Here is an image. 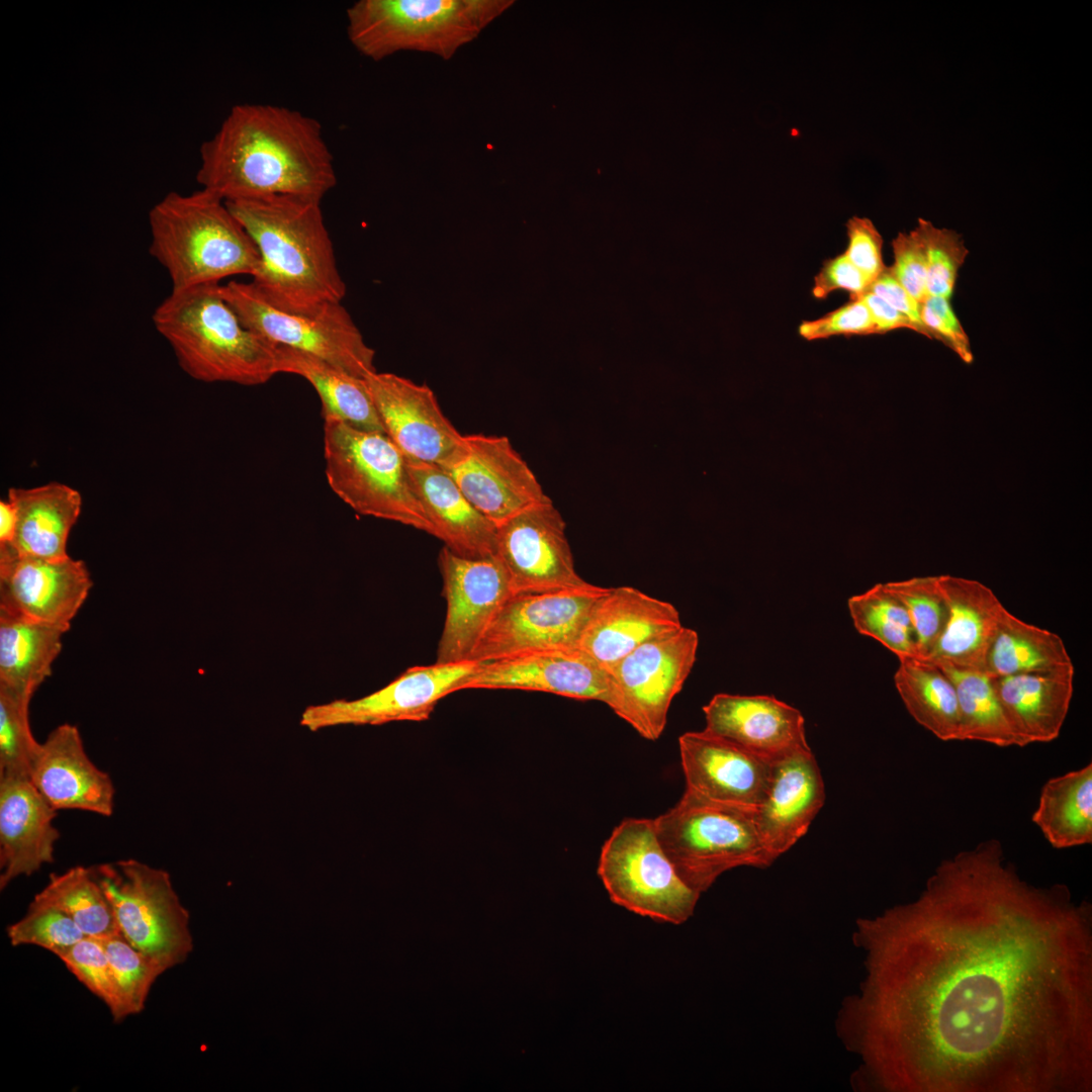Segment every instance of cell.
Wrapping results in <instances>:
<instances>
[{"label":"cell","instance_id":"e575fe53","mask_svg":"<svg viewBox=\"0 0 1092 1092\" xmlns=\"http://www.w3.org/2000/svg\"><path fill=\"white\" fill-rule=\"evenodd\" d=\"M1073 664L1063 638L1028 624L1007 609L986 658L984 672L991 677L1045 671Z\"/></svg>","mask_w":1092,"mask_h":1092},{"label":"cell","instance_id":"c3c4849f","mask_svg":"<svg viewBox=\"0 0 1092 1092\" xmlns=\"http://www.w3.org/2000/svg\"><path fill=\"white\" fill-rule=\"evenodd\" d=\"M921 322L931 337L954 350L965 361L972 360L968 336L957 317L949 299L928 296L920 307Z\"/></svg>","mask_w":1092,"mask_h":1092},{"label":"cell","instance_id":"4dcf8cb0","mask_svg":"<svg viewBox=\"0 0 1092 1092\" xmlns=\"http://www.w3.org/2000/svg\"><path fill=\"white\" fill-rule=\"evenodd\" d=\"M279 348L280 373L304 378L316 391L323 419L333 418L356 429L384 433L366 380L304 352Z\"/></svg>","mask_w":1092,"mask_h":1092},{"label":"cell","instance_id":"d6a6232c","mask_svg":"<svg viewBox=\"0 0 1092 1092\" xmlns=\"http://www.w3.org/2000/svg\"><path fill=\"white\" fill-rule=\"evenodd\" d=\"M894 684L918 724L942 741L963 740L957 692L939 666L917 657L900 658Z\"/></svg>","mask_w":1092,"mask_h":1092},{"label":"cell","instance_id":"836d02e7","mask_svg":"<svg viewBox=\"0 0 1092 1092\" xmlns=\"http://www.w3.org/2000/svg\"><path fill=\"white\" fill-rule=\"evenodd\" d=\"M1031 820L1055 848L1092 842V763L1046 781Z\"/></svg>","mask_w":1092,"mask_h":1092},{"label":"cell","instance_id":"7402d4cb","mask_svg":"<svg viewBox=\"0 0 1092 1092\" xmlns=\"http://www.w3.org/2000/svg\"><path fill=\"white\" fill-rule=\"evenodd\" d=\"M688 790L707 799L755 809L771 762L706 729L678 738Z\"/></svg>","mask_w":1092,"mask_h":1092},{"label":"cell","instance_id":"ac0fdd59","mask_svg":"<svg viewBox=\"0 0 1092 1092\" xmlns=\"http://www.w3.org/2000/svg\"><path fill=\"white\" fill-rule=\"evenodd\" d=\"M92 585L82 560L21 556L0 547V610L68 632Z\"/></svg>","mask_w":1092,"mask_h":1092},{"label":"cell","instance_id":"e0dca14e","mask_svg":"<svg viewBox=\"0 0 1092 1092\" xmlns=\"http://www.w3.org/2000/svg\"><path fill=\"white\" fill-rule=\"evenodd\" d=\"M440 467L496 528L519 512L551 499L505 436L463 435L459 449Z\"/></svg>","mask_w":1092,"mask_h":1092},{"label":"cell","instance_id":"d590c367","mask_svg":"<svg viewBox=\"0 0 1092 1092\" xmlns=\"http://www.w3.org/2000/svg\"><path fill=\"white\" fill-rule=\"evenodd\" d=\"M952 681L960 706L963 740H975L999 747H1021L1007 714L984 671L936 664Z\"/></svg>","mask_w":1092,"mask_h":1092},{"label":"cell","instance_id":"b9f144b4","mask_svg":"<svg viewBox=\"0 0 1092 1092\" xmlns=\"http://www.w3.org/2000/svg\"><path fill=\"white\" fill-rule=\"evenodd\" d=\"M6 932L13 946L36 945L56 956L86 937L65 912L34 899L26 914L10 924Z\"/></svg>","mask_w":1092,"mask_h":1092},{"label":"cell","instance_id":"7a4b0ae2","mask_svg":"<svg viewBox=\"0 0 1092 1092\" xmlns=\"http://www.w3.org/2000/svg\"><path fill=\"white\" fill-rule=\"evenodd\" d=\"M199 154L197 182L224 201L268 195L323 200L337 184L320 121L284 106H233Z\"/></svg>","mask_w":1092,"mask_h":1092},{"label":"cell","instance_id":"5b68a950","mask_svg":"<svg viewBox=\"0 0 1092 1092\" xmlns=\"http://www.w3.org/2000/svg\"><path fill=\"white\" fill-rule=\"evenodd\" d=\"M149 252L167 271L172 291L252 277L260 264L251 237L217 194L171 191L149 212Z\"/></svg>","mask_w":1092,"mask_h":1092},{"label":"cell","instance_id":"83f0119b","mask_svg":"<svg viewBox=\"0 0 1092 1092\" xmlns=\"http://www.w3.org/2000/svg\"><path fill=\"white\" fill-rule=\"evenodd\" d=\"M405 460L431 535L463 557L495 555L496 526L468 500L451 476L439 465Z\"/></svg>","mask_w":1092,"mask_h":1092},{"label":"cell","instance_id":"8d00e7d4","mask_svg":"<svg viewBox=\"0 0 1092 1092\" xmlns=\"http://www.w3.org/2000/svg\"><path fill=\"white\" fill-rule=\"evenodd\" d=\"M33 899L65 912L86 936L102 938L119 932L112 906L92 867L76 866L51 874Z\"/></svg>","mask_w":1092,"mask_h":1092},{"label":"cell","instance_id":"9c48e42d","mask_svg":"<svg viewBox=\"0 0 1092 1092\" xmlns=\"http://www.w3.org/2000/svg\"><path fill=\"white\" fill-rule=\"evenodd\" d=\"M598 875L613 903L658 922H686L701 895L676 873L653 819L623 820L603 845Z\"/></svg>","mask_w":1092,"mask_h":1092},{"label":"cell","instance_id":"f5cc1de1","mask_svg":"<svg viewBox=\"0 0 1092 1092\" xmlns=\"http://www.w3.org/2000/svg\"><path fill=\"white\" fill-rule=\"evenodd\" d=\"M17 527V512L8 498L0 500V546L10 545Z\"/></svg>","mask_w":1092,"mask_h":1092},{"label":"cell","instance_id":"6da1fadb","mask_svg":"<svg viewBox=\"0 0 1092 1092\" xmlns=\"http://www.w3.org/2000/svg\"><path fill=\"white\" fill-rule=\"evenodd\" d=\"M853 941L867 975L836 1019L853 1088L1090 1091L1091 907L1023 881L999 840L943 859Z\"/></svg>","mask_w":1092,"mask_h":1092},{"label":"cell","instance_id":"9a60e30c","mask_svg":"<svg viewBox=\"0 0 1092 1092\" xmlns=\"http://www.w3.org/2000/svg\"><path fill=\"white\" fill-rule=\"evenodd\" d=\"M438 564L447 610L435 662L471 661L484 631L514 595L509 575L496 555L463 557L445 546Z\"/></svg>","mask_w":1092,"mask_h":1092},{"label":"cell","instance_id":"60d3db41","mask_svg":"<svg viewBox=\"0 0 1092 1092\" xmlns=\"http://www.w3.org/2000/svg\"><path fill=\"white\" fill-rule=\"evenodd\" d=\"M885 584L909 614L916 636L917 658H926L938 642L947 621V606L938 576L913 577Z\"/></svg>","mask_w":1092,"mask_h":1092},{"label":"cell","instance_id":"44dd1931","mask_svg":"<svg viewBox=\"0 0 1092 1092\" xmlns=\"http://www.w3.org/2000/svg\"><path fill=\"white\" fill-rule=\"evenodd\" d=\"M523 690L606 704L608 672L578 649L543 650L478 662L462 690Z\"/></svg>","mask_w":1092,"mask_h":1092},{"label":"cell","instance_id":"f546056e","mask_svg":"<svg viewBox=\"0 0 1092 1092\" xmlns=\"http://www.w3.org/2000/svg\"><path fill=\"white\" fill-rule=\"evenodd\" d=\"M8 499L17 512L14 539L7 547L21 556L58 560L69 556L67 542L81 513L78 490L60 482L31 488L11 487Z\"/></svg>","mask_w":1092,"mask_h":1092},{"label":"cell","instance_id":"8992f818","mask_svg":"<svg viewBox=\"0 0 1092 1092\" xmlns=\"http://www.w3.org/2000/svg\"><path fill=\"white\" fill-rule=\"evenodd\" d=\"M512 0H359L346 12L347 35L364 57L399 52L450 60L512 5Z\"/></svg>","mask_w":1092,"mask_h":1092},{"label":"cell","instance_id":"8fae6325","mask_svg":"<svg viewBox=\"0 0 1092 1092\" xmlns=\"http://www.w3.org/2000/svg\"><path fill=\"white\" fill-rule=\"evenodd\" d=\"M220 291L243 324L270 343L313 355L359 378L377 371L375 351L342 303L307 315L271 305L250 282L230 280Z\"/></svg>","mask_w":1092,"mask_h":1092},{"label":"cell","instance_id":"4316f807","mask_svg":"<svg viewBox=\"0 0 1092 1092\" xmlns=\"http://www.w3.org/2000/svg\"><path fill=\"white\" fill-rule=\"evenodd\" d=\"M938 583L947 606V621L924 660L984 671L1006 608L990 587L978 580L939 575Z\"/></svg>","mask_w":1092,"mask_h":1092},{"label":"cell","instance_id":"30bf717a","mask_svg":"<svg viewBox=\"0 0 1092 1092\" xmlns=\"http://www.w3.org/2000/svg\"><path fill=\"white\" fill-rule=\"evenodd\" d=\"M109 900L119 933L166 970L192 951L189 913L170 875L134 858L92 867Z\"/></svg>","mask_w":1092,"mask_h":1092},{"label":"cell","instance_id":"1f68e13d","mask_svg":"<svg viewBox=\"0 0 1092 1092\" xmlns=\"http://www.w3.org/2000/svg\"><path fill=\"white\" fill-rule=\"evenodd\" d=\"M66 632L0 610V685L33 696L52 674Z\"/></svg>","mask_w":1092,"mask_h":1092},{"label":"cell","instance_id":"ba28073f","mask_svg":"<svg viewBox=\"0 0 1092 1092\" xmlns=\"http://www.w3.org/2000/svg\"><path fill=\"white\" fill-rule=\"evenodd\" d=\"M325 474L331 489L356 513L431 535L413 488L406 460L384 433L324 419Z\"/></svg>","mask_w":1092,"mask_h":1092},{"label":"cell","instance_id":"f907efd6","mask_svg":"<svg viewBox=\"0 0 1092 1092\" xmlns=\"http://www.w3.org/2000/svg\"><path fill=\"white\" fill-rule=\"evenodd\" d=\"M869 291L878 295L892 307L906 315L919 329L920 334L930 338L920 316L921 303L898 282L890 267L885 269L872 282Z\"/></svg>","mask_w":1092,"mask_h":1092},{"label":"cell","instance_id":"2e32d148","mask_svg":"<svg viewBox=\"0 0 1092 1092\" xmlns=\"http://www.w3.org/2000/svg\"><path fill=\"white\" fill-rule=\"evenodd\" d=\"M496 557L514 595L582 587L566 524L552 500L531 506L496 528Z\"/></svg>","mask_w":1092,"mask_h":1092},{"label":"cell","instance_id":"ffe728a7","mask_svg":"<svg viewBox=\"0 0 1092 1092\" xmlns=\"http://www.w3.org/2000/svg\"><path fill=\"white\" fill-rule=\"evenodd\" d=\"M681 627L672 604L632 586L613 587L595 604L577 649L607 671L643 643Z\"/></svg>","mask_w":1092,"mask_h":1092},{"label":"cell","instance_id":"4fadbf2b","mask_svg":"<svg viewBox=\"0 0 1092 1092\" xmlns=\"http://www.w3.org/2000/svg\"><path fill=\"white\" fill-rule=\"evenodd\" d=\"M608 589L589 582L578 588L513 595L484 631L471 661L577 649L590 611Z\"/></svg>","mask_w":1092,"mask_h":1092},{"label":"cell","instance_id":"5bb4252c","mask_svg":"<svg viewBox=\"0 0 1092 1092\" xmlns=\"http://www.w3.org/2000/svg\"><path fill=\"white\" fill-rule=\"evenodd\" d=\"M477 665L475 661H463L408 667L387 686L363 698L307 707L300 725L317 731L340 725L426 721L440 700L462 690Z\"/></svg>","mask_w":1092,"mask_h":1092},{"label":"cell","instance_id":"ee69618b","mask_svg":"<svg viewBox=\"0 0 1092 1092\" xmlns=\"http://www.w3.org/2000/svg\"><path fill=\"white\" fill-rule=\"evenodd\" d=\"M926 246V292L928 296L950 299L958 272L968 255L961 236L954 231L935 228L919 218Z\"/></svg>","mask_w":1092,"mask_h":1092},{"label":"cell","instance_id":"74e56055","mask_svg":"<svg viewBox=\"0 0 1092 1092\" xmlns=\"http://www.w3.org/2000/svg\"><path fill=\"white\" fill-rule=\"evenodd\" d=\"M847 607L859 634L879 641L898 659L918 656L909 614L885 583L875 584L864 593L850 597Z\"/></svg>","mask_w":1092,"mask_h":1092},{"label":"cell","instance_id":"484cf974","mask_svg":"<svg viewBox=\"0 0 1092 1092\" xmlns=\"http://www.w3.org/2000/svg\"><path fill=\"white\" fill-rule=\"evenodd\" d=\"M55 810L29 778H0V889L54 862Z\"/></svg>","mask_w":1092,"mask_h":1092},{"label":"cell","instance_id":"603a6c76","mask_svg":"<svg viewBox=\"0 0 1092 1092\" xmlns=\"http://www.w3.org/2000/svg\"><path fill=\"white\" fill-rule=\"evenodd\" d=\"M30 781L57 811L80 810L111 816L114 786L89 758L77 726L64 723L39 744Z\"/></svg>","mask_w":1092,"mask_h":1092},{"label":"cell","instance_id":"f1b7e54d","mask_svg":"<svg viewBox=\"0 0 1092 1092\" xmlns=\"http://www.w3.org/2000/svg\"><path fill=\"white\" fill-rule=\"evenodd\" d=\"M1074 664L991 677L1021 747L1057 739L1074 693Z\"/></svg>","mask_w":1092,"mask_h":1092},{"label":"cell","instance_id":"3957f363","mask_svg":"<svg viewBox=\"0 0 1092 1092\" xmlns=\"http://www.w3.org/2000/svg\"><path fill=\"white\" fill-rule=\"evenodd\" d=\"M254 242L260 264L249 281L271 305L314 314L347 291L322 200L268 195L225 201Z\"/></svg>","mask_w":1092,"mask_h":1092},{"label":"cell","instance_id":"7dc6e473","mask_svg":"<svg viewBox=\"0 0 1092 1092\" xmlns=\"http://www.w3.org/2000/svg\"><path fill=\"white\" fill-rule=\"evenodd\" d=\"M846 258L872 282L885 269L883 239L870 218L853 216L846 222Z\"/></svg>","mask_w":1092,"mask_h":1092},{"label":"cell","instance_id":"681fc988","mask_svg":"<svg viewBox=\"0 0 1092 1092\" xmlns=\"http://www.w3.org/2000/svg\"><path fill=\"white\" fill-rule=\"evenodd\" d=\"M871 284L872 281L841 254L823 264L815 277L812 293L816 298H824L841 289L854 299L869 291Z\"/></svg>","mask_w":1092,"mask_h":1092},{"label":"cell","instance_id":"bcb514c9","mask_svg":"<svg viewBox=\"0 0 1092 1092\" xmlns=\"http://www.w3.org/2000/svg\"><path fill=\"white\" fill-rule=\"evenodd\" d=\"M799 333L807 340L837 335L879 334L870 309L860 297L851 299L820 318L802 323Z\"/></svg>","mask_w":1092,"mask_h":1092},{"label":"cell","instance_id":"d6986e66","mask_svg":"<svg viewBox=\"0 0 1092 1092\" xmlns=\"http://www.w3.org/2000/svg\"><path fill=\"white\" fill-rule=\"evenodd\" d=\"M365 380L385 434L405 459L440 466L459 449L463 435L428 385L377 371Z\"/></svg>","mask_w":1092,"mask_h":1092},{"label":"cell","instance_id":"277c9868","mask_svg":"<svg viewBox=\"0 0 1092 1092\" xmlns=\"http://www.w3.org/2000/svg\"><path fill=\"white\" fill-rule=\"evenodd\" d=\"M220 283L172 291L154 310L156 331L179 366L202 382L265 384L279 374V348L246 327Z\"/></svg>","mask_w":1092,"mask_h":1092},{"label":"cell","instance_id":"52a82bcc","mask_svg":"<svg viewBox=\"0 0 1092 1092\" xmlns=\"http://www.w3.org/2000/svg\"><path fill=\"white\" fill-rule=\"evenodd\" d=\"M653 821L676 873L699 894L729 870L763 869L776 860L752 808L713 801L686 789L680 800Z\"/></svg>","mask_w":1092,"mask_h":1092},{"label":"cell","instance_id":"816d5d0a","mask_svg":"<svg viewBox=\"0 0 1092 1092\" xmlns=\"http://www.w3.org/2000/svg\"><path fill=\"white\" fill-rule=\"evenodd\" d=\"M860 298L869 307L879 334L897 329H908L920 333L916 325L906 315L892 307L878 295L867 291Z\"/></svg>","mask_w":1092,"mask_h":1092},{"label":"cell","instance_id":"f6af8a7d","mask_svg":"<svg viewBox=\"0 0 1092 1092\" xmlns=\"http://www.w3.org/2000/svg\"><path fill=\"white\" fill-rule=\"evenodd\" d=\"M894 264L891 270L898 282L920 303L926 292V246L920 226L899 233L892 242Z\"/></svg>","mask_w":1092,"mask_h":1092},{"label":"cell","instance_id":"d4e9b609","mask_svg":"<svg viewBox=\"0 0 1092 1092\" xmlns=\"http://www.w3.org/2000/svg\"><path fill=\"white\" fill-rule=\"evenodd\" d=\"M703 711L706 730L770 762L809 746L802 713L772 696L717 694Z\"/></svg>","mask_w":1092,"mask_h":1092},{"label":"cell","instance_id":"cb8c5ba5","mask_svg":"<svg viewBox=\"0 0 1092 1092\" xmlns=\"http://www.w3.org/2000/svg\"><path fill=\"white\" fill-rule=\"evenodd\" d=\"M824 801L823 778L809 746L771 762L755 818L762 840L776 859L806 834Z\"/></svg>","mask_w":1092,"mask_h":1092},{"label":"cell","instance_id":"ab89813d","mask_svg":"<svg viewBox=\"0 0 1092 1092\" xmlns=\"http://www.w3.org/2000/svg\"><path fill=\"white\" fill-rule=\"evenodd\" d=\"M103 945L119 993L123 1017L142 1012L156 980L167 970L132 946L119 932L97 938Z\"/></svg>","mask_w":1092,"mask_h":1092},{"label":"cell","instance_id":"f35d334b","mask_svg":"<svg viewBox=\"0 0 1092 1092\" xmlns=\"http://www.w3.org/2000/svg\"><path fill=\"white\" fill-rule=\"evenodd\" d=\"M32 696L0 685V778H29L39 747L29 725Z\"/></svg>","mask_w":1092,"mask_h":1092},{"label":"cell","instance_id":"7c38bea8","mask_svg":"<svg viewBox=\"0 0 1092 1092\" xmlns=\"http://www.w3.org/2000/svg\"><path fill=\"white\" fill-rule=\"evenodd\" d=\"M698 646V633L684 626L643 643L607 670L606 705L643 738L658 739L670 704L696 662Z\"/></svg>","mask_w":1092,"mask_h":1092},{"label":"cell","instance_id":"7bdbcfd3","mask_svg":"<svg viewBox=\"0 0 1092 1092\" xmlns=\"http://www.w3.org/2000/svg\"><path fill=\"white\" fill-rule=\"evenodd\" d=\"M57 957L80 983L104 1002L114 1021L124 1019L119 993L99 939L86 936Z\"/></svg>","mask_w":1092,"mask_h":1092}]
</instances>
